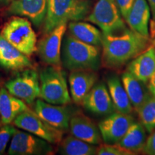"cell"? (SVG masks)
I'll return each mask as SVG.
<instances>
[{
  "instance_id": "cell-8",
  "label": "cell",
  "mask_w": 155,
  "mask_h": 155,
  "mask_svg": "<svg viewBox=\"0 0 155 155\" xmlns=\"http://www.w3.org/2000/svg\"><path fill=\"white\" fill-rule=\"evenodd\" d=\"M13 124L19 129L40 137L51 144H59L63 139L64 131L48 124L31 110L17 116Z\"/></svg>"
},
{
  "instance_id": "cell-28",
  "label": "cell",
  "mask_w": 155,
  "mask_h": 155,
  "mask_svg": "<svg viewBox=\"0 0 155 155\" xmlns=\"http://www.w3.org/2000/svg\"><path fill=\"white\" fill-rule=\"evenodd\" d=\"M17 129L11 124H4L0 127V155L4 154L9 141L12 138Z\"/></svg>"
},
{
  "instance_id": "cell-26",
  "label": "cell",
  "mask_w": 155,
  "mask_h": 155,
  "mask_svg": "<svg viewBox=\"0 0 155 155\" xmlns=\"http://www.w3.org/2000/svg\"><path fill=\"white\" fill-rule=\"evenodd\" d=\"M139 121L147 131L151 133L155 129V96L152 95L137 111Z\"/></svg>"
},
{
  "instance_id": "cell-10",
  "label": "cell",
  "mask_w": 155,
  "mask_h": 155,
  "mask_svg": "<svg viewBox=\"0 0 155 155\" xmlns=\"http://www.w3.org/2000/svg\"><path fill=\"white\" fill-rule=\"evenodd\" d=\"M68 23H63L53 29L37 44L39 57L49 65L61 66V48Z\"/></svg>"
},
{
  "instance_id": "cell-15",
  "label": "cell",
  "mask_w": 155,
  "mask_h": 155,
  "mask_svg": "<svg viewBox=\"0 0 155 155\" xmlns=\"http://www.w3.org/2000/svg\"><path fill=\"white\" fill-rule=\"evenodd\" d=\"M96 71L79 70L71 71L69 75V86L71 96L76 104H82L83 100L91 90L98 80Z\"/></svg>"
},
{
  "instance_id": "cell-6",
  "label": "cell",
  "mask_w": 155,
  "mask_h": 155,
  "mask_svg": "<svg viewBox=\"0 0 155 155\" xmlns=\"http://www.w3.org/2000/svg\"><path fill=\"white\" fill-rule=\"evenodd\" d=\"M86 19L105 35L119 33L127 28L115 0H98Z\"/></svg>"
},
{
  "instance_id": "cell-24",
  "label": "cell",
  "mask_w": 155,
  "mask_h": 155,
  "mask_svg": "<svg viewBox=\"0 0 155 155\" xmlns=\"http://www.w3.org/2000/svg\"><path fill=\"white\" fill-rule=\"evenodd\" d=\"M71 35L86 43L101 47L102 44L103 32L94 25L89 23L73 21L68 25Z\"/></svg>"
},
{
  "instance_id": "cell-18",
  "label": "cell",
  "mask_w": 155,
  "mask_h": 155,
  "mask_svg": "<svg viewBox=\"0 0 155 155\" xmlns=\"http://www.w3.org/2000/svg\"><path fill=\"white\" fill-rule=\"evenodd\" d=\"M126 71L143 82L148 83L155 73V45H151L128 63Z\"/></svg>"
},
{
  "instance_id": "cell-13",
  "label": "cell",
  "mask_w": 155,
  "mask_h": 155,
  "mask_svg": "<svg viewBox=\"0 0 155 155\" xmlns=\"http://www.w3.org/2000/svg\"><path fill=\"white\" fill-rule=\"evenodd\" d=\"M81 105L88 111L98 116H108L116 111L107 86L104 83L95 85Z\"/></svg>"
},
{
  "instance_id": "cell-29",
  "label": "cell",
  "mask_w": 155,
  "mask_h": 155,
  "mask_svg": "<svg viewBox=\"0 0 155 155\" xmlns=\"http://www.w3.org/2000/svg\"><path fill=\"white\" fill-rule=\"evenodd\" d=\"M141 152L144 154L155 155V129L150 133V137L147 138L144 147Z\"/></svg>"
},
{
  "instance_id": "cell-21",
  "label": "cell",
  "mask_w": 155,
  "mask_h": 155,
  "mask_svg": "<svg viewBox=\"0 0 155 155\" xmlns=\"http://www.w3.org/2000/svg\"><path fill=\"white\" fill-rule=\"evenodd\" d=\"M30 110L22 100L12 95L6 88L0 89V117L3 124L13 123L17 116Z\"/></svg>"
},
{
  "instance_id": "cell-12",
  "label": "cell",
  "mask_w": 155,
  "mask_h": 155,
  "mask_svg": "<svg viewBox=\"0 0 155 155\" xmlns=\"http://www.w3.org/2000/svg\"><path fill=\"white\" fill-rule=\"evenodd\" d=\"M34 110L39 117L54 128L65 131L69 129L70 121L75 113L67 105H55L37 99Z\"/></svg>"
},
{
  "instance_id": "cell-1",
  "label": "cell",
  "mask_w": 155,
  "mask_h": 155,
  "mask_svg": "<svg viewBox=\"0 0 155 155\" xmlns=\"http://www.w3.org/2000/svg\"><path fill=\"white\" fill-rule=\"evenodd\" d=\"M152 45L150 37L126 28L119 33L103 34L101 64L110 70H119Z\"/></svg>"
},
{
  "instance_id": "cell-4",
  "label": "cell",
  "mask_w": 155,
  "mask_h": 155,
  "mask_svg": "<svg viewBox=\"0 0 155 155\" xmlns=\"http://www.w3.org/2000/svg\"><path fill=\"white\" fill-rule=\"evenodd\" d=\"M39 76L41 99L55 105H68L71 103L66 77L60 66L49 65L45 68Z\"/></svg>"
},
{
  "instance_id": "cell-25",
  "label": "cell",
  "mask_w": 155,
  "mask_h": 155,
  "mask_svg": "<svg viewBox=\"0 0 155 155\" xmlns=\"http://www.w3.org/2000/svg\"><path fill=\"white\" fill-rule=\"evenodd\" d=\"M58 152L63 155H94L97 154V145L78 139L74 136H68L59 143Z\"/></svg>"
},
{
  "instance_id": "cell-11",
  "label": "cell",
  "mask_w": 155,
  "mask_h": 155,
  "mask_svg": "<svg viewBox=\"0 0 155 155\" xmlns=\"http://www.w3.org/2000/svg\"><path fill=\"white\" fill-rule=\"evenodd\" d=\"M135 120L131 114L114 111L98 124L102 140L106 144H117Z\"/></svg>"
},
{
  "instance_id": "cell-16",
  "label": "cell",
  "mask_w": 155,
  "mask_h": 155,
  "mask_svg": "<svg viewBox=\"0 0 155 155\" xmlns=\"http://www.w3.org/2000/svg\"><path fill=\"white\" fill-rule=\"evenodd\" d=\"M69 129L71 135L94 145L102 143V138L96 124L81 113H75L70 121Z\"/></svg>"
},
{
  "instance_id": "cell-9",
  "label": "cell",
  "mask_w": 155,
  "mask_h": 155,
  "mask_svg": "<svg viewBox=\"0 0 155 155\" xmlns=\"http://www.w3.org/2000/svg\"><path fill=\"white\" fill-rule=\"evenodd\" d=\"M51 143L30 132L17 129L12 138L7 154L9 155L53 154Z\"/></svg>"
},
{
  "instance_id": "cell-3",
  "label": "cell",
  "mask_w": 155,
  "mask_h": 155,
  "mask_svg": "<svg viewBox=\"0 0 155 155\" xmlns=\"http://www.w3.org/2000/svg\"><path fill=\"white\" fill-rule=\"evenodd\" d=\"M91 11V4L88 0H48L44 34L63 23L86 19Z\"/></svg>"
},
{
  "instance_id": "cell-5",
  "label": "cell",
  "mask_w": 155,
  "mask_h": 155,
  "mask_svg": "<svg viewBox=\"0 0 155 155\" xmlns=\"http://www.w3.org/2000/svg\"><path fill=\"white\" fill-rule=\"evenodd\" d=\"M2 35L25 55L37 51V36L30 21L22 17H15L5 24Z\"/></svg>"
},
{
  "instance_id": "cell-32",
  "label": "cell",
  "mask_w": 155,
  "mask_h": 155,
  "mask_svg": "<svg viewBox=\"0 0 155 155\" xmlns=\"http://www.w3.org/2000/svg\"><path fill=\"white\" fill-rule=\"evenodd\" d=\"M147 85H148V87L149 88H150V92L152 93V94L155 96V73L153 75V76L151 78L150 80L149 81Z\"/></svg>"
},
{
  "instance_id": "cell-31",
  "label": "cell",
  "mask_w": 155,
  "mask_h": 155,
  "mask_svg": "<svg viewBox=\"0 0 155 155\" xmlns=\"http://www.w3.org/2000/svg\"><path fill=\"white\" fill-rule=\"evenodd\" d=\"M150 5L151 9V14L152 15L153 21L150 23V28L155 30V0H147Z\"/></svg>"
},
{
  "instance_id": "cell-14",
  "label": "cell",
  "mask_w": 155,
  "mask_h": 155,
  "mask_svg": "<svg viewBox=\"0 0 155 155\" xmlns=\"http://www.w3.org/2000/svg\"><path fill=\"white\" fill-rule=\"evenodd\" d=\"M48 0H13L7 12L9 15L24 17L36 27L43 24L47 12Z\"/></svg>"
},
{
  "instance_id": "cell-27",
  "label": "cell",
  "mask_w": 155,
  "mask_h": 155,
  "mask_svg": "<svg viewBox=\"0 0 155 155\" xmlns=\"http://www.w3.org/2000/svg\"><path fill=\"white\" fill-rule=\"evenodd\" d=\"M98 155H133L129 151L122 148L117 144H101L97 147Z\"/></svg>"
},
{
  "instance_id": "cell-33",
  "label": "cell",
  "mask_w": 155,
  "mask_h": 155,
  "mask_svg": "<svg viewBox=\"0 0 155 155\" xmlns=\"http://www.w3.org/2000/svg\"><path fill=\"white\" fill-rule=\"evenodd\" d=\"M10 1H13V0H0V2H9Z\"/></svg>"
},
{
  "instance_id": "cell-7",
  "label": "cell",
  "mask_w": 155,
  "mask_h": 155,
  "mask_svg": "<svg viewBox=\"0 0 155 155\" xmlns=\"http://www.w3.org/2000/svg\"><path fill=\"white\" fill-rule=\"evenodd\" d=\"M5 88L13 96L28 104H32L40 95V76L32 68L21 70L5 83Z\"/></svg>"
},
{
  "instance_id": "cell-30",
  "label": "cell",
  "mask_w": 155,
  "mask_h": 155,
  "mask_svg": "<svg viewBox=\"0 0 155 155\" xmlns=\"http://www.w3.org/2000/svg\"><path fill=\"white\" fill-rule=\"evenodd\" d=\"M115 1L122 17L125 20L126 17H127L128 13L130 11L135 0H115Z\"/></svg>"
},
{
  "instance_id": "cell-19",
  "label": "cell",
  "mask_w": 155,
  "mask_h": 155,
  "mask_svg": "<svg viewBox=\"0 0 155 155\" xmlns=\"http://www.w3.org/2000/svg\"><path fill=\"white\" fill-rule=\"evenodd\" d=\"M150 17L151 9L147 0H135L125 21L131 30L150 37Z\"/></svg>"
},
{
  "instance_id": "cell-23",
  "label": "cell",
  "mask_w": 155,
  "mask_h": 155,
  "mask_svg": "<svg viewBox=\"0 0 155 155\" xmlns=\"http://www.w3.org/2000/svg\"><path fill=\"white\" fill-rule=\"evenodd\" d=\"M147 130L140 121H134L117 144L134 154L142 152L147 140Z\"/></svg>"
},
{
  "instance_id": "cell-17",
  "label": "cell",
  "mask_w": 155,
  "mask_h": 155,
  "mask_svg": "<svg viewBox=\"0 0 155 155\" xmlns=\"http://www.w3.org/2000/svg\"><path fill=\"white\" fill-rule=\"evenodd\" d=\"M0 65L4 68L14 71L32 67V62L28 55L7 41L0 34Z\"/></svg>"
},
{
  "instance_id": "cell-34",
  "label": "cell",
  "mask_w": 155,
  "mask_h": 155,
  "mask_svg": "<svg viewBox=\"0 0 155 155\" xmlns=\"http://www.w3.org/2000/svg\"><path fill=\"white\" fill-rule=\"evenodd\" d=\"M0 123H2V122H1V117H0Z\"/></svg>"
},
{
  "instance_id": "cell-20",
  "label": "cell",
  "mask_w": 155,
  "mask_h": 155,
  "mask_svg": "<svg viewBox=\"0 0 155 155\" xmlns=\"http://www.w3.org/2000/svg\"><path fill=\"white\" fill-rule=\"evenodd\" d=\"M121 82L136 111L152 96L147 83L126 71L121 75Z\"/></svg>"
},
{
  "instance_id": "cell-22",
  "label": "cell",
  "mask_w": 155,
  "mask_h": 155,
  "mask_svg": "<svg viewBox=\"0 0 155 155\" xmlns=\"http://www.w3.org/2000/svg\"><path fill=\"white\" fill-rule=\"evenodd\" d=\"M106 83L116 111L131 114L134 108L123 86L121 79L117 75H111L108 77Z\"/></svg>"
},
{
  "instance_id": "cell-2",
  "label": "cell",
  "mask_w": 155,
  "mask_h": 155,
  "mask_svg": "<svg viewBox=\"0 0 155 155\" xmlns=\"http://www.w3.org/2000/svg\"><path fill=\"white\" fill-rule=\"evenodd\" d=\"M61 65L71 71H97L101 65L100 47L83 42L70 34L66 35L62 44Z\"/></svg>"
}]
</instances>
